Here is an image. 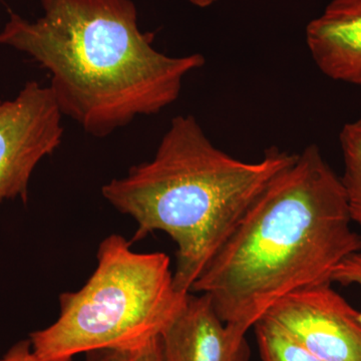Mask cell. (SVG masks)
<instances>
[{"label": "cell", "instance_id": "11", "mask_svg": "<svg viewBox=\"0 0 361 361\" xmlns=\"http://www.w3.org/2000/svg\"><path fill=\"white\" fill-rule=\"evenodd\" d=\"M85 361H163L161 338L130 348H108L85 353Z\"/></svg>", "mask_w": 361, "mask_h": 361}, {"label": "cell", "instance_id": "3", "mask_svg": "<svg viewBox=\"0 0 361 361\" xmlns=\"http://www.w3.org/2000/svg\"><path fill=\"white\" fill-rule=\"evenodd\" d=\"M297 154L271 147L257 161L217 148L191 115L175 116L155 156L102 188L137 224L133 241L166 233L177 245L174 281L189 293L247 209Z\"/></svg>", "mask_w": 361, "mask_h": 361}, {"label": "cell", "instance_id": "5", "mask_svg": "<svg viewBox=\"0 0 361 361\" xmlns=\"http://www.w3.org/2000/svg\"><path fill=\"white\" fill-rule=\"evenodd\" d=\"M63 116L49 85L37 80L0 99V206L26 200L35 169L61 145Z\"/></svg>", "mask_w": 361, "mask_h": 361}, {"label": "cell", "instance_id": "6", "mask_svg": "<svg viewBox=\"0 0 361 361\" xmlns=\"http://www.w3.org/2000/svg\"><path fill=\"white\" fill-rule=\"evenodd\" d=\"M264 317L322 361H361L360 312L331 282L291 292Z\"/></svg>", "mask_w": 361, "mask_h": 361}, {"label": "cell", "instance_id": "8", "mask_svg": "<svg viewBox=\"0 0 361 361\" xmlns=\"http://www.w3.org/2000/svg\"><path fill=\"white\" fill-rule=\"evenodd\" d=\"M305 42L323 75L361 87V0H331L306 26Z\"/></svg>", "mask_w": 361, "mask_h": 361}, {"label": "cell", "instance_id": "13", "mask_svg": "<svg viewBox=\"0 0 361 361\" xmlns=\"http://www.w3.org/2000/svg\"><path fill=\"white\" fill-rule=\"evenodd\" d=\"M4 361H35L28 339L14 344L4 356Z\"/></svg>", "mask_w": 361, "mask_h": 361}, {"label": "cell", "instance_id": "9", "mask_svg": "<svg viewBox=\"0 0 361 361\" xmlns=\"http://www.w3.org/2000/svg\"><path fill=\"white\" fill-rule=\"evenodd\" d=\"M343 159L341 182L351 221L361 229V116L346 123L339 134Z\"/></svg>", "mask_w": 361, "mask_h": 361}, {"label": "cell", "instance_id": "15", "mask_svg": "<svg viewBox=\"0 0 361 361\" xmlns=\"http://www.w3.org/2000/svg\"><path fill=\"white\" fill-rule=\"evenodd\" d=\"M0 361H4V357L0 358Z\"/></svg>", "mask_w": 361, "mask_h": 361}, {"label": "cell", "instance_id": "7", "mask_svg": "<svg viewBox=\"0 0 361 361\" xmlns=\"http://www.w3.org/2000/svg\"><path fill=\"white\" fill-rule=\"evenodd\" d=\"M160 338L163 361H250L246 338L232 336L206 294L189 292Z\"/></svg>", "mask_w": 361, "mask_h": 361}, {"label": "cell", "instance_id": "1", "mask_svg": "<svg viewBox=\"0 0 361 361\" xmlns=\"http://www.w3.org/2000/svg\"><path fill=\"white\" fill-rule=\"evenodd\" d=\"M341 178L311 144L272 178L192 286L237 341L277 301L361 252ZM332 283V282H331Z\"/></svg>", "mask_w": 361, "mask_h": 361}, {"label": "cell", "instance_id": "4", "mask_svg": "<svg viewBox=\"0 0 361 361\" xmlns=\"http://www.w3.org/2000/svg\"><path fill=\"white\" fill-rule=\"evenodd\" d=\"M97 266L80 290L59 297L58 319L30 334L35 361L130 348L161 337L184 305L169 256L137 253L118 234L102 241Z\"/></svg>", "mask_w": 361, "mask_h": 361}, {"label": "cell", "instance_id": "14", "mask_svg": "<svg viewBox=\"0 0 361 361\" xmlns=\"http://www.w3.org/2000/svg\"><path fill=\"white\" fill-rule=\"evenodd\" d=\"M188 1L199 8H207V7L212 6L218 0H188Z\"/></svg>", "mask_w": 361, "mask_h": 361}, {"label": "cell", "instance_id": "12", "mask_svg": "<svg viewBox=\"0 0 361 361\" xmlns=\"http://www.w3.org/2000/svg\"><path fill=\"white\" fill-rule=\"evenodd\" d=\"M331 282L343 286L357 285L361 288V252L351 254L334 268L331 274Z\"/></svg>", "mask_w": 361, "mask_h": 361}, {"label": "cell", "instance_id": "10", "mask_svg": "<svg viewBox=\"0 0 361 361\" xmlns=\"http://www.w3.org/2000/svg\"><path fill=\"white\" fill-rule=\"evenodd\" d=\"M262 361H322L267 317L253 327Z\"/></svg>", "mask_w": 361, "mask_h": 361}, {"label": "cell", "instance_id": "2", "mask_svg": "<svg viewBox=\"0 0 361 361\" xmlns=\"http://www.w3.org/2000/svg\"><path fill=\"white\" fill-rule=\"evenodd\" d=\"M35 20L11 13L0 44L49 73L63 116L87 134L109 137L179 99L185 78L205 65L201 54L172 56L142 32L133 0H40Z\"/></svg>", "mask_w": 361, "mask_h": 361}]
</instances>
